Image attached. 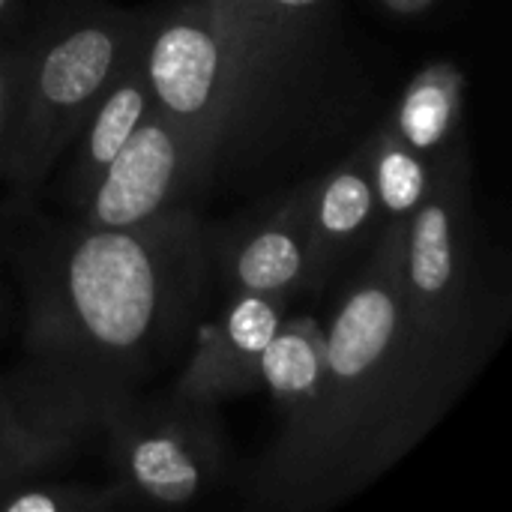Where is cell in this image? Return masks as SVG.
Masks as SVG:
<instances>
[{
	"label": "cell",
	"mask_w": 512,
	"mask_h": 512,
	"mask_svg": "<svg viewBox=\"0 0 512 512\" xmlns=\"http://www.w3.org/2000/svg\"><path fill=\"white\" fill-rule=\"evenodd\" d=\"M405 228L378 231L324 321L315 396L246 474L258 510H333L393 471L468 393L504 333L435 324L405 303Z\"/></svg>",
	"instance_id": "6da1fadb"
},
{
	"label": "cell",
	"mask_w": 512,
	"mask_h": 512,
	"mask_svg": "<svg viewBox=\"0 0 512 512\" xmlns=\"http://www.w3.org/2000/svg\"><path fill=\"white\" fill-rule=\"evenodd\" d=\"M213 225L183 207L141 228L42 222L15 255L24 351L108 393L159 375L204 318Z\"/></svg>",
	"instance_id": "7a4b0ae2"
},
{
	"label": "cell",
	"mask_w": 512,
	"mask_h": 512,
	"mask_svg": "<svg viewBox=\"0 0 512 512\" xmlns=\"http://www.w3.org/2000/svg\"><path fill=\"white\" fill-rule=\"evenodd\" d=\"M225 45V108L201 198L261 201L357 144L372 81L339 0H210Z\"/></svg>",
	"instance_id": "3957f363"
},
{
	"label": "cell",
	"mask_w": 512,
	"mask_h": 512,
	"mask_svg": "<svg viewBox=\"0 0 512 512\" xmlns=\"http://www.w3.org/2000/svg\"><path fill=\"white\" fill-rule=\"evenodd\" d=\"M147 21L150 9L81 0L33 24L6 171L18 198H30L51 177L87 108L138 54Z\"/></svg>",
	"instance_id": "277c9868"
},
{
	"label": "cell",
	"mask_w": 512,
	"mask_h": 512,
	"mask_svg": "<svg viewBox=\"0 0 512 512\" xmlns=\"http://www.w3.org/2000/svg\"><path fill=\"white\" fill-rule=\"evenodd\" d=\"M105 462L132 504L180 507L219 492L234 471V453L219 408L168 396H126L111 411Z\"/></svg>",
	"instance_id": "5b68a950"
},
{
	"label": "cell",
	"mask_w": 512,
	"mask_h": 512,
	"mask_svg": "<svg viewBox=\"0 0 512 512\" xmlns=\"http://www.w3.org/2000/svg\"><path fill=\"white\" fill-rule=\"evenodd\" d=\"M126 396L27 357L0 372V492L51 477L102 441Z\"/></svg>",
	"instance_id": "8992f818"
},
{
	"label": "cell",
	"mask_w": 512,
	"mask_h": 512,
	"mask_svg": "<svg viewBox=\"0 0 512 512\" xmlns=\"http://www.w3.org/2000/svg\"><path fill=\"white\" fill-rule=\"evenodd\" d=\"M138 60L153 111L189 141L192 207L198 210L201 177L225 108V45L210 0H177L150 9Z\"/></svg>",
	"instance_id": "52a82bcc"
},
{
	"label": "cell",
	"mask_w": 512,
	"mask_h": 512,
	"mask_svg": "<svg viewBox=\"0 0 512 512\" xmlns=\"http://www.w3.org/2000/svg\"><path fill=\"white\" fill-rule=\"evenodd\" d=\"M312 180L255 201L231 228H213V288L282 294L297 300L309 285Z\"/></svg>",
	"instance_id": "ba28073f"
},
{
	"label": "cell",
	"mask_w": 512,
	"mask_h": 512,
	"mask_svg": "<svg viewBox=\"0 0 512 512\" xmlns=\"http://www.w3.org/2000/svg\"><path fill=\"white\" fill-rule=\"evenodd\" d=\"M183 207H192L189 141L150 111L75 213L99 228H141Z\"/></svg>",
	"instance_id": "9c48e42d"
},
{
	"label": "cell",
	"mask_w": 512,
	"mask_h": 512,
	"mask_svg": "<svg viewBox=\"0 0 512 512\" xmlns=\"http://www.w3.org/2000/svg\"><path fill=\"white\" fill-rule=\"evenodd\" d=\"M291 306L294 300L282 294H222L216 312L204 315L192 330V351L174 393L219 408L258 390L261 354Z\"/></svg>",
	"instance_id": "30bf717a"
},
{
	"label": "cell",
	"mask_w": 512,
	"mask_h": 512,
	"mask_svg": "<svg viewBox=\"0 0 512 512\" xmlns=\"http://www.w3.org/2000/svg\"><path fill=\"white\" fill-rule=\"evenodd\" d=\"M378 231V207L366 168V150L363 141H357L312 180L306 294H321L345 264L363 258Z\"/></svg>",
	"instance_id": "8fae6325"
},
{
	"label": "cell",
	"mask_w": 512,
	"mask_h": 512,
	"mask_svg": "<svg viewBox=\"0 0 512 512\" xmlns=\"http://www.w3.org/2000/svg\"><path fill=\"white\" fill-rule=\"evenodd\" d=\"M150 111L153 99L141 72V60L135 54L102 90V96L87 108L60 156V162H66L63 189L72 210L84 204L93 183L102 177L108 162L126 147V141L135 135V129Z\"/></svg>",
	"instance_id": "7c38bea8"
},
{
	"label": "cell",
	"mask_w": 512,
	"mask_h": 512,
	"mask_svg": "<svg viewBox=\"0 0 512 512\" xmlns=\"http://www.w3.org/2000/svg\"><path fill=\"white\" fill-rule=\"evenodd\" d=\"M468 78L456 60H432L399 93L396 105L381 117L408 147L429 162L447 159L468 144L465 135Z\"/></svg>",
	"instance_id": "4fadbf2b"
},
{
	"label": "cell",
	"mask_w": 512,
	"mask_h": 512,
	"mask_svg": "<svg viewBox=\"0 0 512 512\" xmlns=\"http://www.w3.org/2000/svg\"><path fill=\"white\" fill-rule=\"evenodd\" d=\"M324 321L288 312L267 342L258 363V387H264L285 417L297 414L318 390L324 372Z\"/></svg>",
	"instance_id": "5bb4252c"
},
{
	"label": "cell",
	"mask_w": 512,
	"mask_h": 512,
	"mask_svg": "<svg viewBox=\"0 0 512 512\" xmlns=\"http://www.w3.org/2000/svg\"><path fill=\"white\" fill-rule=\"evenodd\" d=\"M366 150V168L378 207V228L402 225L408 228L411 216L426 201L438 162H429L414 147H408L384 120H378L360 138Z\"/></svg>",
	"instance_id": "9a60e30c"
},
{
	"label": "cell",
	"mask_w": 512,
	"mask_h": 512,
	"mask_svg": "<svg viewBox=\"0 0 512 512\" xmlns=\"http://www.w3.org/2000/svg\"><path fill=\"white\" fill-rule=\"evenodd\" d=\"M135 507L129 492L111 480L99 483H72L51 477H33L0 492V512H105Z\"/></svg>",
	"instance_id": "2e32d148"
},
{
	"label": "cell",
	"mask_w": 512,
	"mask_h": 512,
	"mask_svg": "<svg viewBox=\"0 0 512 512\" xmlns=\"http://www.w3.org/2000/svg\"><path fill=\"white\" fill-rule=\"evenodd\" d=\"M33 30V27H30ZM30 30L15 39H0V180H6L15 126H18V102H21V78L27 63Z\"/></svg>",
	"instance_id": "e0dca14e"
},
{
	"label": "cell",
	"mask_w": 512,
	"mask_h": 512,
	"mask_svg": "<svg viewBox=\"0 0 512 512\" xmlns=\"http://www.w3.org/2000/svg\"><path fill=\"white\" fill-rule=\"evenodd\" d=\"M30 0H0V39H15L33 27Z\"/></svg>",
	"instance_id": "ac0fdd59"
},
{
	"label": "cell",
	"mask_w": 512,
	"mask_h": 512,
	"mask_svg": "<svg viewBox=\"0 0 512 512\" xmlns=\"http://www.w3.org/2000/svg\"><path fill=\"white\" fill-rule=\"evenodd\" d=\"M378 3L387 15L402 18V21H414V18L429 15L441 0H378Z\"/></svg>",
	"instance_id": "d6986e66"
},
{
	"label": "cell",
	"mask_w": 512,
	"mask_h": 512,
	"mask_svg": "<svg viewBox=\"0 0 512 512\" xmlns=\"http://www.w3.org/2000/svg\"><path fill=\"white\" fill-rule=\"evenodd\" d=\"M6 288H3V279H0V324H3V318H6Z\"/></svg>",
	"instance_id": "ffe728a7"
},
{
	"label": "cell",
	"mask_w": 512,
	"mask_h": 512,
	"mask_svg": "<svg viewBox=\"0 0 512 512\" xmlns=\"http://www.w3.org/2000/svg\"><path fill=\"white\" fill-rule=\"evenodd\" d=\"M60 3H81V0H60Z\"/></svg>",
	"instance_id": "44dd1931"
}]
</instances>
